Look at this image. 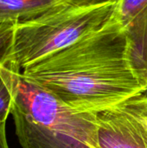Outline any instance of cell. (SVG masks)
<instances>
[{"mask_svg": "<svg viewBox=\"0 0 147 148\" xmlns=\"http://www.w3.org/2000/svg\"><path fill=\"white\" fill-rule=\"evenodd\" d=\"M146 94L95 113L98 148H147Z\"/></svg>", "mask_w": 147, "mask_h": 148, "instance_id": "obj_4", "label": "cell"}, {"mask_svg": "<svg viewBox=\"0 0 147 148\" xmlns=\"http://www.w3.org/2000/svg\"><path fill=\"white\" fill-rule=\"evenodd\" d=\"M21 72L15 78L11 115L22 148H98L95 113L67 106Z\"/></svg>", "mask_w": 147, "mask_h": 148, "instance_id": "obj_2", "label": "cell"}, {"mask_svg": "<svg viewBox=\"0 0 147 148\" xmlns=\"http://www.w3.org/2000/svg\"><path fill=\"white\" fill-rule=\"evenodd\" d=\"M15 24L14 23H0V68L12 61V33Z\"/></svg>", "mask_w": 147, "mask_h": 148, "instance_id": "obj_9", "label": "cell"}, {"mask_svg": "<svg viewBox=\"0 0 147 148\" xmlns=\"http://www.w3.org/2000/svg\"><path fill=\"white\" fill-rule=\"evenodd\" d=\"M70 7H90L118 2V0H61Z\"/></svg>", "mask_w": 147, "mask_h": 148, "instance_id": "obj_10", "label": "cell"}, {"mask_svg": "<svg viewBox=\"0 0 147 148\" xmlns=\"http://www.w3.org/2000/svg\"><path fill=\"white\" fill-rule=\"evenodd\" d=\"M21 69L12 61L0 68V121H6L11 114L14 85L16 74Z\"/></svg>", "mask_w": 147, "mask_h": 148, "instance_id": "obj_7", "label": "cell"}, {"mask_svg": "<svg viewBox=\"0 0 147 148\" xmlns=\"http://www.w3.org/2000/svg\"><path fill=\"white\" fill-rule=\"evenodd\" d=\"M147 0H118L116 19L121 26L132 19L146 4Z\"/></svg>", "mask_w": 147, "mask_h": 148, "instance_id": "obj_8", "label": "cell"}, {"mask_svg": "<svg viewBox=\"0 0 147 148\" xmlns=\"http://www.w3.org/2000/svg\"><path fill=\"white\" fill-rule=\"evenodd\" d=\"M62 6L68 5L61 0H0V23L28 21Z\"/></svg>", "mask_w": 147, "mask_h": 148, "instance_id": "obj_6", "label": "cell"}, {"mask_svg": "<svg viewBox=\"0 0 147 148\" xmlns=\"http://www.w3.org/2000/svg\"><path fill=\"white\" fill-rule=\"evenodd\" d=\"M0 148H9L6 138V121H0Z\"/></svg>", "mask_w": 147, "mask_h": 148, "instance_id": "obj_11", "label": "cell"}, {"mask_svg": "<svg viewBox=\"0 0 147 148\" xmlns=\"http://www.w3.org/2000/svg\"><path fill=\"white\" fill-rule=\"evenodd\" d=\"M145 108H146V114L147 118V95L146 94V97H145Z\"/></svg>", "mask_w": 147, "mask_h": 148, "instance_id": "obj_12", "label": "cell"}, {"mask_svg": "<svg viewBox=\"0 0 147 148\" xmlns=\"http://www.w3.org/2000/svg\"><path fill=\"white\" fill-rule=\"evenodd\" d=\"M117 2L90 7L62 6L17 23L12 33V62L23 70L103 29L115 18Z\"/></svg>", "mask_w": 147, "mask_h": 148, "instance_id": "obj_3", "label": "cell"}, {"mask_svg": "<svg viewBox=\"0 0 147 148\" xmlns=\"http://www.w3.org/2000/svg\"><path fill=\"white\" fill-rule=\"evenodd\" d=\"M21 74L80 112L98 113L147 93L130 67L125 32L116 17Z\"/></svg>", "mask_w": 147, "mask_h": 148, "instance_id": "obj_1", "label": "cell"}, {"mask_svg": "<svg viewBox=\"0 0 147 148\" xmlns=\"http://www.w3.org/2000/svg\"><path fill=\"white\" fill-rule=\"evenodd\" d=\"M122 28L130 67L147 91V3Z\"/></svg>", "mask_w": 147, "mask_h": 148, "instance_id": "obj_5", "label": "cell"}]
</instances>
